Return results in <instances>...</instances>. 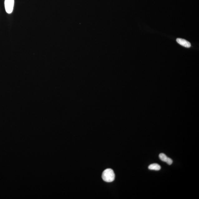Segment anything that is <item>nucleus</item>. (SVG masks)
I'll list each match as a JSON object with an SVG mask.
<instances>
[{
    "instance_id": "f257e3e1",
    "label": "nucleus",
    "mask_w": 199,
    "mask_h": 199,
    "mask_svg": "<svg viewBox=\"0 0 199 199\" xmlns=\"http://www.w3.org/2000/svg\"><path fill=\"white\" fill-rule=\"evenodd\" d=\"M102 178L104 181L107 182L113 181L115 178L113 170L111 169L105 170L102 173Z\"/></svg>"
},
{
    "instance_id": "f03ea898",
    "label": "nucleus",
    "mask_w": 199,
    "mask_h": 199,
    "mask_svg": "<svg viewBox=\"0 0 199 199\" xmlns=\"http://www.w3.org/2000/svg\"><path fill=\"white\" fill-rule=\"evenodd\" d=\"M15 0H5V7L6 12L11 14L13 11Z\"/></svg>"
},
{
    "instance_id": "7ed1b4c3",
    "label": "nucleus",
    "mask_w": 199,
    "mask_h": 199,
    "mask_svg": "<svg viewBox=\"0 0 199 199\" xmlns=\"http://www.w3.org/2000/svg\"><path fill=\"white\" fill-rule=\"evenodd\" d=\"M176 41L178 44L186 48H190L191 46V44L189 42L183 39L178 38L177 39Z\"/></svg>"
},
{
    "instance_id": "20e7f679",
    "label": "nucleus",
    "mask_w": 199,
    "mask_h": 199,
    "mask_svg": "<svg viewBox=\"0 0 199 199\" xmlns=\"http://www.w3.org/2000/svg\"><path fill=\"white\" fill-rule=\"evenodd\" d=\"M148 169L151 170H155L156 171H159L161 169V167L158 164L154 163L150 165Z\"/></svg>"
},
{
    "instance_id": "39448f33",
    "label": "nucleus",
    "mask_w": 199,
    "mask_h": 199,
    "mask_svg": "<svg viewBox=\"0 0 199 199\" xmlns=\"http://www.w3.org/2000/svg\"><path fill=\"white\" fill-rule=\"evenodd\" d=\"M159 157L160 159L164 162H166L168 159V157L165 154L161 153L159 155Z\"/></svg>"
},
{
    "instance_id": "423d86ee",
    "label": "nucleus",
    "mask_w": 199,
    "mask_h": 199,
    "mask_svg": "<svg viewBox=\"0 0 199 199\" xmlns=\"http://www.w3.org/2000/svg\"><path fill=\"white\" fill-rule=\"evenodd\" d=\"M166 162L167 163L168 165H170L173 163V161H172V160L171 158H170L168 157V159Z\"/></svg>"
}]
</instances>
